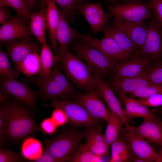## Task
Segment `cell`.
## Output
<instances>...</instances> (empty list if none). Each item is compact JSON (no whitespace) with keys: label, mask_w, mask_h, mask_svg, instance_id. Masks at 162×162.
I'll list each match as a JSON object with an SVG mask.
<instances>
[{"label":"cell","mask_w":162,"mask_h":162,"mask_svg":"<svg viewBox=\"0 0 162 162\" xmlns=\"http://www.w3.org/2000/svg\"><path fill=\"white\" fill-rule=\"evenodd\" d=\"M110 83L111 87L117 94H127L152 85L147 70L135 76L122 77L115 76Z\"/></svg>","instance_id":"cell-15"},{"label":"cell","mask_w":162,"mask_h":162,"mask_svg":"<svg viewBox=\"0 0 162 162\" xmlns=\"http://www.w3.org/2000/svg\"><path fill=\"white\" fill-rule=\"evenodd\" d=\"M20 74L15 68H13L11 66L7 54L0 47V77L16 79Z\"/></svg>","instance_id":"cell-33"},{"label":"cell","mask_w":162,"mask_h":162,"mask_svg":"<svg viewBox=\"0 0 162 162\" xmlns=\"http://www.w3.org/2000/svg\"><path fill=\"white\" fill-rule=\"evenodd\" d=\"M2 43L5 46L8 55L14 63V68L20 74V65L26 57L31 52L41 51L42 47V44L32 41L16 40Z\"/></svg>","instance_id":"cell-16"},{"label":"cell","mask_w":162,"mask_h":162,"mask_svg":"<svg viewBox=\"0 0 162 162\" xmlns=\"http://www.w3.org/2000/svg\"><path fill=\"white\" fill-rule=\"evenodd\" d=\"M44 106L62 110L67 115L68 121L76 125L89 127L97 125L98 122V120L92 118L84 107L76 101L62 100L54 98Z\"/></svg>","instance_id":"cell-11"},{"label":"cell","mask_w":162,"mask_h":162,"mask_svg":"<svg viewBox=\"0 0 162 162\" xmlns=\"http://www.w3.org/2000/svg\"><path fill=\"white\" fill-rule=\"evenodd\" d=\"M23 158L21 153L9 149H0V162H25Z\"/></svg>","instance_id":"cell-38"},{"label":"cell","mask_w":162,"mask_h":162,"mask_svg":"<svg viewBox=\"0 0 162 162\" xmlns=\"http://www.w3.org/2000/svg\"><path fill=\"white\" fill-rule=\"evenodd\" d=\"M158 121L159 123L161 128H162V121L160 120L159 118L158 119Z\"/></svg>","instance_id":"cell-50"},{"label":"cell","mask_w":162,"mask_h":162,"mask_svg":"<svg viewBox=\"0 0 162 162\" xmlns=\"http://www.w3.org/2000/svg\"><path fill=\"white\" fill-rule=\"evenodd\" d=\"M0 5L11 7L25 21L29 20L30 14L27 9L25 0H0Z\"/></svg>","instance_id":"cell-35"},{"label":"cell","mask_w":162,"mask_h":162,"mask_svg":"<svg viewBox=\"0 0 162 162\" xmlns=\"http://www.w3.org/2000/svg\"><path fill=\"white\" fill-rule=\"evenodd\" d=\"M162 94V86L151 85L137 91L129 93L130 98L140 99L152 95Z\"/></svg>","instance_id":"cell-36"},{"label":"cell","mask_w":162,"mask_h":162,"mask_svg":"<svg viewBox=\"0 0 162 162\" xmlns=\"http://www.w3.org/2000/svg\"><path fill=\"white\" fill-rule=\"evenodd\" d=\"M46 18L47 26L50 31L52 47L55 54L58 55V49L56 38V32L59 18V9L55 0H46Z\"/></svg>","instance_id":"cell-25"},{"label":"cell","mask_w":162,"mask_h":162,"mask_svg":"<svg viewBox=\"0 0 162 162\" xmlns=\"http://www.w3.org/2000/svg\"><path fill=\"white\" fill-rule=\"evenodd\" d=\"M77 37L99 51L115 64L124 62L135 56L123 50L108 35L104 34L102 38L99 39L90 33L78 32Z\"/></svg>","instance_id":"cell-7"},{"label":"cell","mask_w":162,"mask_h":162,"mask_svg":"<svg viewBox=\"0 0 162 162\" xmlns=\"http://www.w3.org/2000/svg\"><path fill=\"white\" fill-rule=\"evenodd\" d=\"M149 0H123L124 1L143 2L149 1Z\"/></svg>","instance_id":"cell-48"},{"label":"cell","mask_w":162,"mask_h":162,"mask_svg":"<svg viewBox=\"0 0 162 162\" xmlns=\"http://www.w3.org/2000/svg\"><path fill=\"white\" fill-rule=\"evenodd\" d=\"M149 64L147 60L134 56L124 62L115 64L112 70L115 76L118 77L135 76L147 71Z\"/></svg>","instance_id":"cell-19"},{"label":"cell","mask_w":162,"mask_h":162,"mask_svg":"<svg viewBox=\"0 0 162 162\" xmlns=\"http://www.w3.org/2000/svg\"><path fill=\"white\" fill-rule=\"evenodd\" d=\"M43 152L40 142L32 137L25 139L21 147V154L23 158L29 161L35 162Z\"/></svg>","instance_id":"cell-30"},{"label":"cell","mask_w":162,"mask_h":162,"mask_svg":"<svg viewBox=\"0 0 162 162\" xmlns=\"http://www.w3.org/2000/svg\"><path fill=\"white\" fill-rule=\"evenodd\" d=\"M29 29L32 34L41 44L46 43L45 31L47 25L46 9L34 12L29 16Z\"/></svg>","instance_id":"cell-26"},{"label":"cell","mask_w":162,"mask_h":162,"mask_svg":"<svg viewBox=\"0 0 162 162\" xmlns=\"http://www.w3.org/2000/svg\"><path fill=\"white\" fill-rule=\"evenodd\" d=\"M11 13L5 6L0 5V23L3 25L11 18Z\"/></svg>","instance_id":"cell-43"},{"label":"cell","mask_w":162,"mask_h":162,"mask_svg":"<svg viewBox=\"0 0 162 162\" xmlns=\"http://www.w3.org/2000/svg\"><path fill=\"white\" fill-rule=\"evenodd\" d=\"M59 21L56 30V38L59 44V51L73 43L77 37L78 32L69 26L66 15L59 9Z\"/></svg>","instance_id":"cell-22"},{"label":"cell","mask_w":162,"mask_h":162,"mask_svg":"<svg viewBox=\"0 0 162 162\" xmlns=\"http://www.w3.org/2000/svg\"><path fill=\"white\" fill-rule=\"evenodd\" d=\"M133 99L139 104L146 107L162 106V94L154 95L144 98Z\"/></svg>","instance_id":"cell-39"},{"label":"cell","mask_w":162,"mask_h":162,"mask_svg":"<svg viewBox=\"0 0 162 162\" xmlns=\"http://www.w3.org/2000/svg\"><path fill=\"white\" fill-rule=\"evenodd\" d=\"M110 2L112 4H115L118 2L117 0H104Z\"/></svg>","instance_id":"cell-49"},{"label":"cell","mask_w":162,"mask_h":162,"mask_svg":"<svg viewBox=\"0 0 162 162\" xmlns=\"http://www.w3.org/2000/svg\"><path fill=\"white\" fill-rule=\"evenodd\" d=\"M57 56L62 70L73 84L86 92H95L100 94L88 66L68 47L59 51Z\"/></svg>","instance_id":"cell-3"},{"label":"cell","mask_w":162,"mask_h":162,"mask_svg":"<svg viewBox=\"0 0 162 162\" xmlns=\"http://www.w3.org/2000/svg\"><path fill=\"white\" fill-rule=\"evenodd\" d=\"M101 2L92 3L87 2L81 6L79 12L84 16L94 34L104 30L113 16L109 12L105 11Z\"/></svg>","instance_id":"cell-12"},{"label":"cell","mask_w":162,"mask_h":162,"mask_svg":"<svg viewBox=\"0 0 162 162\" xmlns=\"http://www.w3.org/2000/svg\"><path fill=\"white\" fill-rule=\"evenodd\" d=\"M107 10L114 18L126 22L138 23L150 20L152 9L149 2H143L124 1L122 4H107Z\"/></svg>","instance_id":"cell-5"},{"label":"cell","mask_w":162,"mask_h":162,"mask_svg":"<svg viewBox=\"0 0 162 162\" xmlns=\"http://www.w3.org/2000/svg\"><path fill=\"white\" fill-rule=\"evenodd\" d=\"M10 95L0 92V103L3 104L5 103L9 99Z\"/></svg>","instance_id":"cell-47"},{"label":"cell","mask_w":162,"mask_h":162,"mask_svg":"<svg viewBox=\"0 0 162 162\" xmlns=\"http://www.w3.org/2000/svg\"><path fill=\"white\" fill-rule=\"evenodd\" d=\"M76 101L86 109L93 118L107 122L108 110L103 101L100 94L95 92H86L75 96Z\"/></svg>","instance_id":"cell-14"},{"label":"cell","mask_w":162,"mask_h":162,"mask_svg":"<svg viewBox=\"0 0 162 162\" xmlns=\"http://www.w3.org/2000/svg\"><path fill=\"white\" fill-rule=\"evenodd\" d=\"M110 146L111 156L109 162H132L134 154L127 142L120 136Z\"/></svg>","instance_id":"cell-27"},{"label":"cell","mask_w":162,"mask_h":162,"mask_svg":"<svg viewBox=\"0 0 162 162\" xmlns=\"http://www.w3.org/2000/svg\"><path fill=\"white\" fill-rule=\"evenodd\" d=\"M23 19L17 15L12 17L0 28V41L4 42L19 40L22 42L31 41L33 35Z\"/></svg>","instance_id":"cell-13"},{"label":"cell","mask_w":162,"mask_h":162,"mask_svg":"<svg viewBox=\"0 0 162 162\" xmlns=\"http://www.w3.org/2000/svg\"><path fill=\"white\" fill-rule=\"evenodd\" d=\"M152 13L143 47L136 56L155 63L162 58V23L156 18L152 10Z\"/></svg>","instance_id":"cell-8"},{"label":"cell","mask_w":162,"mask_h":162,"mask_svg":"<svg viewBox=\"0 0 162 162\" xmlns=\"http://www.w3.org/2000/svg\"><path fill=\"white\" fill-rule=\"evenodd\" d=\"M40 69V55L38 52H33L29 54L22 62L19 71L30 77L38 74Z\"/></svg>","instance_id":"cell-31"},{"label":"cell","mask_w":162,"mask_h":162,"mask_svg":"<svg viewBox=\"0 0 162 162\" xmlns=\"http://www.w3.org/2000/svg\"><path fill=\"white\" fill-rule=\"evenodd\" d=\"M40 126L43 133L49 135L53 134L58 127L51 118L44 119L41 123Z\"/></svg>","instance_id":"cell-41"},{"label":"cell","mask_w":162,"mask_h":162,"mask_svg":"<svg viewBox=\"0 0 162 162\" xmlns=\"http://www.w3.org/2000/svg\"><path fill=\"white\" fill-rule=\"evenodd\" d=\"M51 47L46 43L42 44L40 55V69L38 76L39 77L48 76L55 64L59 62L58 56L52 52Z\"/></svg>","instance_id":"cell-28"},{"label":"cell","mask_w":162,"mask_h":162,"mask_svg":"<svg viewBox=\"0 0 162 162\" xmlns=\"http://www.w3.org/2000/svg\"><path fill=\"white\" fill-rule=\"evenodd\" d=\"M160 112L161 116L162 119V106H161V107L160 110Z\"/></svg>","instance_id":"cell-51"},{"label":"cell","mask_w":162,"mask_h":162,"mask_svg":"<svg viewBox=\"0 0 162 162\" xmlns=\"http://www.w3.org/2000/svg\"><path fill=\"white\" fill-rule=\"evenodd\" d=\"M124 124L120 136L127 142L135 155L146 162H162V150L158 152L151 142L136 133L128 122Z\"/></svg>","instance_id":"cell-9"},{"label":"cell","mask_w":162,"mask_h":162,"mask_svg":"<svg viewBox=\"0 0 162 162\" xmlns=\"http://www.w3.org/2000/svg\"><path fill=\"white\" fill-rule=\"evenodd\" d=\"M6 138L5 126L2 113L0 111V146L4 143Z\"/></svg>","instance_id":"cell-44"},{"label":"cell","mask_w":162,"mask_h":162,"mask_svg":"<svg viewBox=\"0 0 162 162\" xmlns=\"http://www.w3.org/2000/svg\"><path fill=\"white\" fill-rule=\"evenodd\" d=\"M156 18L162 23V0H149Z\"/></svg>","instance_id":"cell-42"},{"label":"cell","mask_w":162,"mask_h":162,"mask_svg":"<svg viewBox=\"0 0 162 162\" xmlns=\"http://www.w3.org/2000/svg\"><path fill=\"white\" fill-rule=\"evenodd\" d=\"M92 76L98 89L107 104L108 109L120 118L124 124L128 122L124 109L122 108L111 88L99 76L92 74Z\"/></svg>","instance_id":"cell-17"},{"label":"cell","mask_w":162,"mask_h":162,"mask_svg":"<svg viewBox=\"0 0 162 162\" xmlns=\"http://www.w3.org/2000/svg\"><path fill=\"white\" fill-rule=\"evenodd\" d=\"M83 137L77 131H64L54 138L45 139L44 149L60 162H68L78 150Z\"/></svg>","instance_id":"cell-4"},{"label":"cell","mask_w":162,"mask_h":162,"mask_svg":"<svg viewBox=\"0 0 162 162\" xmlns=\"http://www.w3.org/2000/svg\"><path fill=\"white\" fill-rule=\"evenodd\" d=\"M97 125L88 127L85 134L86 143L84 145L94 154L102 157L109 154L110 146L102 133V127Z\"/></svg>","instance_id":"cell-18"},{"label":"cell","mask_w":162,"mask_h":162,"mask_svg":"<svg viewBox=\"0 0 162 162\" xmlns=\"http://www.w3.org/2000/svg\"><path fill=\"white\" fill-rule=\"evenodd\" d=\"M62 70L58 62L47 76L30 77V80L38 88L39 97L42 99L47 100L55 98L68 100L74 95L75 88Z\"/></svg>","instance_id":"cell-2"},{"label":"cell","mask_w":162,"mask_h":162,"mask_svg":"<svg viewBox=\"0 0 162 162\" xmlns=\"http://www.w3.org/2000/svg\"><path fill=\"white\" fill-rule=\"evenodd\" d=\"M80 40L75 44L74 51L86 64L93 74L102 78L112 70L114 63L99 51Z\"/></svg>","instance_id":"cell-6"},{"label":"cell","mask_w":162,"mask_h":162,"mask_svg":"<svg viewBox=\"0 0 162 162\" xmlns=\"http://www.w3.org/2000/svg\"><path fill=\"white\" fill-rule=\"evenodd\" d=\"M114 18V22L131 40L140 51L142 50L148 32V26L145 22L133 23Z\"/></svg>","instance_id":"cell-21"},{"label":"cell","mask_w":162,"mask_h":162,"mask_svg":"<svg viewBox=\"0 0 162 162\" xmlns=\"http://www.w3.org/2000/svg\"><path fill=\"white\" fill-rule=\"evenodd\" d=\"M155 64L147 70L149 80L152 85L162 86V62Z\"/></svg>","instance_id":"cell-37"},{"label":"cell","mask_w":162,"mask_h":162,"mask_svg":"<svg viewBox=\"0 0 162 162\" xmlns=\"http://www.w3.org/2000/svg\"><path fill=\"white\" fill-rule=\"evenodd\" d=\"M0 92L13 96L21 103L37 111L36 102L38 92L32 89L25 80L0 77Z\"/></svg>","instance_id":"cell-10"},{"label":"cell","mask_w":162,"mask_h":162,"mask_svg":"<svg viewBox=\"0 0 162 162\" xmlns=\"http://www.w3.org/2000/svg\"><path fill=\"white\" fill-rule=\"evenodd\" d=\"M34 162H60V161L44 149L40 157Z\"/></svg>","instance_id":"cell-45"},{"label":"cell","mask_w":162,"mask_h":162,"mask_svg":"<svg viewBox=\"0 0 162 162\" xmlns=\"http://www.w3.org/2000/svg\"><path fill=\"white\" fill-rule=\"evenodd\" d=\"M61 10L66 15L68 20L74 22L77 15L79 13L80 7L88 0H55Z\"/></svg>","instance_id":"cell-32"},{"label":"cell","mask_w":162,"mask_h":162,"mask_svg":"<svg viewBox=\"0 0 162 162\" xmlns=\"http://www.w3.org/2000/svg\"><path fill=\"white\" fill-rule=\"evenodd\" d=\"M157 117L143 119L142 123L136 126H130L137 134L150 142L162 147V128Z\"/></svg>","instance_id":"cell-20"},{"label":"cell","mask_w":162,"mask_h":162,"mask_svg":"<svg viewBox=\"0 0 162 162\" xmlns=\"http://www.w3.org/2000/svg\"><path fill=\"white\" fill-rule=\"evenodd\" d=\"M111 37L123 50L136 56L140 51L135 44L114 22L102 31Z\"/></svg>","instance_id":"cell-24"},{"label":"cell","mask_w":162,"mask_h":162,"mask_svg":"<svg viewBox=\"0 0 162 162\" xmlns=\"http://www.w3.org/2000/svg\"><path fill=\"white\" fill-rule=\"evenodd\" d=\"M108 119L104 137L107 144L110 146L118 137L124 123L122 119L117 115L108 109Z\"/></svg>","instance_id":"cell-29"},{"label":"cell","mask_w":162,"mask_h":162,"mask_svg":"<svg viewBox=\"0 0 162 162\" xmlns=\"http://www.w3.org/2000/svg\"><path fill=\"white\" fill-rule=\"evenodd\" d=\"M33 110L15 98L1 104L0 111L4 118L6 139L17 142L35 136L36 132L43 133L35 121Z\"/></svg>","instance_id":"cell-1"},{"label":"cell","mask_w":162,"mask_h":162,"mask_svg":"<svg viewBox=\"0 0 162 162\" xmlns=\"http://www.w3.org/2000/svg\"><path fill=\"white\" fill-rule=\"evenodd\" d=\"M101 157L81 145L76 153L70 158L68 162H103Z\"/></svg>","instance_id":"cell-34"},{"label":"cell","mask_w":162,"mask_h":162,"mask_svg":"<svg viewBox=\"0 0 162 162\" xmlns=\"http://www.w3.org/2000/svg\"><path fill=\"white\" fill-rule=\"evenodd\" d=\"M37 0H25L26 6L28 11L34 7Z\"/></svg>","instance_id":"cell-46"},{"label":"cell","mask_w":162,"mask_h":162,"mask_svg":"<svg viewBox=\"0 0 162 162\" xmlns=\"http://www.w3.org/2000/svg\"><path fill=\"white\" fill-rule=\"evenodd\" d=\"M122 100L125 107V115L128 121L134 118L140 117L143 119L154 118L157 117L153 110L140 104L126 94H118Z\"/></svg>","instance_id":"cell-23"},{"label":"cell","mask_w":162,"mask_h":162,"mask_svg":"<svg viewBox=\"0 0 162 162\" xmlns=\"http://www.w3.org/2000/svg\"><path fill=\"white\" fill-rule=\"evenodd\" d=\"M51 118L58 127L65 124L68 121L65 112L58 108H54L52 111Z\"/></svg>","instance_id":"cell-40"}]
</instances>
